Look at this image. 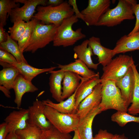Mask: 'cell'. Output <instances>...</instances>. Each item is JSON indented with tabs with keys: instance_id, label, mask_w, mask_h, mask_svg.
<instances>
[{
	"instance_id": "obj_1",
	"label": "cell",
	"mask_w": 139,
	"mask_h": 139,
	"mask_svg": "<svg viewBox=\"0 0 139 139\" xmlns=\"http://www.w3.org/2000/svg\"><path fill=\"white\" fill-rule=\"evenodd\" d=\"M137 4L136 0H119L116 6L109 8L101 17L96 26L113 27L125 20H132L134 7Z\"/></svg>"
},
{
	"instance_id": "obj_2",
	"label": "cell",
	"mask_w": 139,
	"mask_h": 139,
	"mask_svg": "<svg viewBox=\"0 0 139 139\" xmlns=\"http://www.w3.org/2000/svg\"><path fill=\"white\" fill-rule=\"evenodd\" d=\"M36 9L37 12L33 18L41 21L42 24H53L57 27L64 19L72 16L74 13L72 8L66 1L56 6L39 5Z\"/></svg>"
},
{
	"instance_id": "obj_3",
	"label": "cell",
	"mask_w": 139,
	"mask_h": 139,
	"mask_svg": "<svg viewBox=\"0 0 139 139\" xmlns=\"http://www.w3.org/2000/svg\"><path fill=\"white\" fill-rule=\"evenodd\" d=\"M78 21L75 15L64 19L57 27L53 41V46L66 47L74 45L78 41L85 38L86 35L82 32V29L75 31L72 28L73 25Z\"/></svg>"
},
{
	"instance_id": "obj_4",
	"label": "cell",
	"mask_w": 139,
	"mask_h": 139,
	"mask_svg": "<svg viewBox=\"0 0 139 139\" xmlns=\"http://www.w3.org/2000/svg\"><path fill=\"white\" fill-rule=\"evenodd\" d=\"M101 83L102 99L99 106L102 111L114 109L127 112L128 108L116 82L108 80H101Z\"/></svg>"
},
{
	"instance_id": "obj_5",
	"label": "cell",
	"mask_w": 139,
	"mask_h": 139,
	"mask_svg": "<svg viewBox=\"0 0 139 139\" xmlns=\"http://www.w3.org/2000/svg\"><path fill=\"white\" fill-rule=\"evenodd\" d=\"M44 112L47 119L53 126L64 133H69L76 130L80 121V117L76 113H62L47 106Z\"/></svg>"
},
{
	"instance_id": "obj_6",
	"label": "cell",
	"mask_w": 139,
	"mask_h": 139,
	"mask_svg": "<svg viewBox=\"0 0 139 139\" xmlns=\"http://www.w3.org/2000/svg\"><path fill=\"white\" fill-rule=\"evenodd\" d=\"M132 56L120 55L103 67L101 80H111L116 83L126 74L132 65L134 64Z\"/></svg>"
},
{
	"instance_id": "obj_7",
	"label": "cell",
	"mask_w": 139,
	"mask_h": 139,
	"mask_svg": "<svg viewBox=\"0 0 139 139\" xmlns=\"http://www.w3.org/2000/svg\"><path fill=\"white\" fill-rule=\"evenodd\" d=\"M57 27L53 24H44L39 21L24 52L34 53L38 49L45 47L53 41Z\"/></svg>"
},
{
	"instance_id": "obj_8",
	"label": "cell",
	"mask_w": 139,
	"mask_h": 139,
	"mask_svg": "<svg viewBox=\"0 0 139 139\" xmlns=\"http://www.w3.org/2000/svg\"><path fill=\"white\" fill-rule=\"evenodd\" d=\"M110 0H89L86 8L81 12L88 26H96L101 17L110 8Z\"/></svg>"
},
{
	"instance_id": "obj_9",
	"label": "cell",
	"mask_w": 139,
	"mask_h": 139,
	"mask_svg": "<svg viewBox=\"0 0 139 139\" xmlns=\"http://www.w3.org/2000/svg\"><path fill=\"white\" fill-rule=\"evenodd\" d=\"M17 3H21L24 5L21 7H18L11 11L10 17L11 22L13 23L18 20L27 22L31 20L39 5L45 6L47 5L46 0H16Z\"/></svg>"
},
{
	"instance_id": "obj_10",
	"label": "cell",
	"mask_w": 139,
	"mask_h": 139,
	"mask_svg": "<svg viewBox=\"0 0 139 139\" xmlns=\"http://www.w3.org/2000/svg\"><path fill=\"white\" fill-rule=\"evenodd\" d=\"M46 105L42 101L36 99L32 105L28 107L29 118L28 124L36 126L42 131L48 129L53 126L47 120L44 112Z\"/></svg>"
},
{
	"instance_id": "obj_11",
	"label": "cell",
	"mask_w": 139,
	"mask_h": 139,
	"mask_svg": "<svg viewBox=\"0 0 139 139\" xmlns=\"http://www.w3.org/2000/svg\"><path fill=\"white\" fill-rule=\"evenodd\" d=\"M102 85L100 83L94 87L92 92L84 99L79 105L76 114L81 119L91 110L99 105L102 99Z\"/></svg>"
},
{
	"instance_id": "obj_12",
	"label": "cell",
	"mask_w": 139,
	"mask_h": 139,
	"mask_svg": "<svg viewBox=\"0 0 139 139\" xmlns=\"http://www.w3.org/2000/svg\"><path fill=\"white\" fill-rule=\"evenodd\" d=\"M29 115L28 108L13 110L10 112L4 120L7 124L8 133L25 128L28 125Z\"/></svg>"
},
{
	"instance_id": "obj_13",
	"label": "cell",
	"mask_w": 139,
	"mask_h": 139,
	"mask_svg": "<svg viewBox=\"0 0 139 139\" xmlns=\"http://www.w3.org/2000/svg\"><path fill=\"white\" fill-rule=\"evenodd\" d=\"M116 83L128 108L133 100L135 83L134 74L132 66L124 76Z\"/></svg>"
},
{
	"instance_id": "obj_14",
	"label": "cell",
	"mask_w": 139,
	"mask_h": 139,
	"mask_svg": "<svg viewBox=\"0 0 139 139\" xmlns=\"http://www.w3.org/2000/svg\"><path fill=\"white\" fill-rule=\"evenodd\" d=\"M139 50V31L130 36L124 35L117 41L112 49L113 56L120 53Z\"/></svg>"
},
{
	"instance_id": "obj_15",
	"label": "cell",
	"mask_w": 139,
	"mask_h": 139,
	"mask_svg": "<svg viewBox=\"0 0 139 139\" xmlns=\"http://www.w3.org/2000/svg\"><path fill=\"white\" fill-rule=\"evenodd\" d=\"M88 45L92 48L93 54L98 58L99 64L103 67L107 65L114 57L112 49L103 46L99 38L92 36L88 39Z\"/></svg>"
},
{
	"instance_id": "obj_16",
	"label": "cell",
	"mask_w": 139,
	"mask_h": 139,
	"mask_svg": "<svg viewBox=\"0 0 139 139\" xmlns=\"http://www.w3.org/2000/svg\"><path fill=\"white\" fill-rule=\"evenodd\" d=\"M102 112L99 106L91 110L84 117L80 119L77 128L81 139H93L92 126L95 117Z\"/></svg>"
},
{
	"instance_id": "obj_17",
	"label": "cell",
	"mask_w": 139,
	"mask_h": 139,
	"mask_svg": "<svg viewBox=\"0 0 139 139\" xmlns=\"http://www.w3.org/2000/svg\"><path fill=\"white\" fill-rule=\"evenodd\" d=\"M13 89L15 94L14 102L18 109L20 108L22 97L25 93L33 92L38 89L31 82L26 79L20 74L15 79Z\"/></svg>"
},
{
	"instance_id": "obj_18",
	"label": "cell",
	"mask_w": 139,
	"mask_h": 139,
	"mask_svg": "<svg viewBox=\"0 0 139 139\" xmlns=\"http://www.w3.org/2000/svg\"><path fill=\"white\" fill-rule=\"evenodd\" d=\"M101 83L99 74L90 79H86L81 77L80 83L77 89L75 95V108L76 111L80 103L92 92L97 85Z\"/></svg>"
},
{
	"instance_id": "obj_19",
	"label": "cell",
	"mask_w": 139,
	"mask_h": 139,
	"mask_svg": "<svg viewBox=\"0 0 139 139\" xmlns=\"http://www.w3.org/2000/svg\"><path fill=\"white\" fill-rule=\"evenodd\" d=\"M58 65L60 71L72 72L86 79H91L99 74V72L96 73L90 69L84 63L78 59L67 64Z\"/></svg>"
},
{
	"instance_id": "obj_20",
	"label": "cell",
	"mask_w": 139,
	"mask_h": 139,
	"mask_svg": "<svg viewBox=\"0 0 139 139\" xmlns=\"http://www.w3.org/2000/svg\"><path fill=\"white\" fill-rule=\"evenodd\" d=\"M88 40L86 39L81 44L75 46L73 48L75 53L74 57L83 62L89 69L96 70L99 64L93 62L91 57L93 53L91 48L88 46Z\"/></svg>"
},
{
	"instance_id": "obj_21",
	"label": "cell",
	"mask_w": 139,
	"mask_h": 139,
	"mask_svg": "<svg viewBox=\"0 0 139 139\" xmlns=\"http://www.w3.org/2000/svg\"><path fill=\"white\" fill-rule=\"evenodd\" d=\"M81 78L80 75L73 72L65 71L62 83V99L63 100L74 93L80 84Z\"/></svg>"
},
{
	"instance_id": "obj_22",
	"label": "cell",
	"mask_w": 139,
	"mask_h": 139,
	"mask_svg": "<svg viewBox=\"0 0 139 139\" xmlns=\"http://www.w3.org/2000/svg\"><path fill=\"white\" fill-rule=\"evenodd\" d=\"M64 72L59 70L48 73L50 74L49 82L50 91L52 97L58 102L63 101L62 82L64 77Z\"/></svg>"
},
{
	"instance_id": "obj_23",
	"label": "cell",
	"mask_w": 139,
	"mask_h": 139,
	"mask_svg": "<svg viewBox=\"0 0 139 139\" xmlns=\"http://www.w3.org/2000/svg\"><path fill=\"white\" fill-rule=\"evenodd\" d=\"M76 90L66 100L58 103H54L49 99L42 101L46 106L53 108L59 112L67 114H75L77 112L75 108V98Z\"/></svg>"
},
{
	"instance_id": "obj_24",
	"label": "cell",
	"mask_w": 139,
	"mask_h": 139,
	"mask_svg": "<svg viewBox=\"0 0 139 139\" xmlns=\"http://www.w3.org/2000/svg\"><path fill=\"white\" fill-rule=\"evenodd\" d=\"M19 71L20 73L26 79L31 82L32 79L38 75L54 70L57 67L40 69L33 67L28 63L18 62L13 65Z\"/></svg>"
},
{
	"instance_id": "obj_25",
	"label": "cell",
	"mask_w": 139,
	"mask_h": 139,
	"mask_svg": "<svg viewBox=\"0 0 139 139\" xmlns=\"http://www.w3.org/2000/svg\"><path fill=\"white\" fill-rule=\"evenodd\" d=\"M20 74L18 70L15 67L3 68L0 71V85L9 90L13 89L15 79Z\"/></svg>"
},
{
	"instance_id": "obj_26",
	"label": "cell",
	"mask_w": 139,
	"mask_h": 139,
	"mask_svg": "<svg viewBox=\"0 0 139 139\" xmlns=\"http://www.w3.org/2000/svg\"><path fill=\"white\" fill-rule=\"evenodd\" d=\"M6 33L7 40L5 42L0 43V48L11 54L15 57L18 62L28 63L18 44L11 38L8 33L6 32Z\"/></svg>"
},
{
	"instance_id": "obj_27",
	"label": "cell",
	"mask_w": 139,
	"mask_h": 139,
	"mask_svg": "<svg viewBox=\"0 0 139 139\" xmlns=\"http://www.w3.org/2000/svg\"><path fill=\"white\" fill-rule=\"evenodd\" d=\"M132 66L134 74L135 83L133 100L127 112L129 114L135 116L139 114V73L134 64Z\"/></svg>"
},
{
	"instance_id": "obj_28",
	"label": "cell",
	"mask_w": 139,
	"mask_h": 139,
	"mask_svg": "<svg viewBox=\"0 0 139 139\" xmlns=\"http://www.w3.org/2000/svg\"><path fill=\"white\" fill-rule=\"evenodd\" d=\"M20 5L16 0H0V25L4 26L6 25L11 10L19 7Z\"/></svg>"
},
{
	"instance_id": "obj_29",
	"label": "cell",
	"mask_w": 139,
	"mask_h": 139,
	"mask_svg": "<svg viewBox=\"0 0 139 139\" xmlns=\"http://www.w3.org/2000/svg\"><path fill=\"white\" fill-rule=\"evenodd\" d=\"M39 21L32 18L27 22L25 30L18 41V44L22 52L23 53L27 47L31 38L35 27Z\"/></svg>"
},
{
	"instance_id": "obj_30",
	"label": "cell",
	"mask_w": 139,
	"mask_h": 139,
	"mask_svg": "<svg viewBox=\"0 0 139 139\" xmlns=\"http://www.w3.org/2000/svg\"><path fill=\"white\" fill-rule=\"evenodd\" d=\"M111 119L121 127H123L130 122L139 123V117L135 116L125 111H117L112 115Z\"/></svg>"
},
{
	"instance_id": "obj_31",
	"label": "cell",
	"mask_w": 139,
	"mask_h": 139,
	"mask_svg": "<svg viewBox=\"0 0 139 139\" xmlns=\"http://www.w3.org/2000/svg\"><path fill=\"white\" fill-rule=\"evenodd\" d=\"M15 132L24 139H40L42 131L36 126L28 124L25 128Z\"/></svg>"
},
{
	"instance_id": "obj_32",
	"label": "cell",
	"mask_w": 139,
	"mask_h": 139,
	"mask_svg": "<svg viewBox=\"0 0 139 139\" xmlns=\"http://www.w3.org/2000/svg\"><path fill=\"white\" fill-rule=\"evenodd\" d=\"M13 26L8 28V33H10L11 38L15 41H18L24 32L27 22L22 20L15 21Z\"/></svg>"
},
{
	"instance_id": "obj_33",
	"label": "cell",
	"mask_w": 139,
	"mask_h": 139,
	"mask_svg": "<svg viewBox=\"0 0 139 139\" xmlns=\"http://www.w3.org/2000/svg\"><path fill=\"white\" fill-rule=\"evenodd\" d=\"M69 133H64L59 131L54 126L47 130L42 131L40 139H72Z\"/></svg>"
},
{
	"instance_id": "obj_34",
	"label": "cell",
	"mask_w": 139,
	"mask_h": 139,
	"mask_svg": "<svg viewBox=\"0 0 139 139\" xmlns=\"http://www.w3.org/2000/svg\"><path fill=\"white\" fill-rule=\"evenodd\" d=\"M18 62L16 58L12 55L0 48V63L8 64L13 66L14 64Z\"/></svg>"
},
{
	"instance_id": "obj_35",
	"label": "cell",
	"mask_w": 139,
	"mask_h": 139,
	"mask_svg": "<svg viewBox=\"0 0 139 139\" xmlns=\"http://www.w3.org/2000/svg\"><path fill=\"white\" fill-rule=\"evenodd\" d=\"M134 14L136 18L135 23L133 29L128 36L131 35L139 31V3L137 4L134 7Z\"/></svg>"
},
{
	"instance_id": "obj_36",
	"label": "cell",
	"mask_w": 139,
	"mask_h": 139,
	"mask_svg": "<svg viewBox=\"0 0 139 139\" xmlns=\"http://www.w3.org/2000/svg\"><path fill=\"white\" fill-rule=\"evenodd\" d=\"M114 135L108 132L106 130L100 129L93 139H112Z\"/></svg>"
},
{
	"instance_id": "obj_37",
	"label": "cell",
	"mask_w": 139,
	"mask_h": 139,
	"mask_svg": "<svg viewBox=\"0 0 139 139\" xmlns=\"http://www.w3.org/2000/svg\"><path fill=\"white\" fill-rule=\"evenodd\" d=\"M68 4L72 6V10L75 14V16L76 17L80 18L84 21V18L83 15L80 12L78 8L76 0H69L68 2Z\"/></svg>"
},
{
	"instance_id": "obj_38",
	"label": "cell",
	"mask_w": 139,
	"mask_h": 139,
	"mask_svg": "<svg viewBox=\"0 0 139 139\" xmlns=\"http://www.w3.org/2000/svg\"><path fill=\"white\" fill-rule=\"evenodd\" d=\"M7 130V124L5 122L0 124V139H5L8 134Z\"/></svg>"
},
{
	"instance_id": "obj_39",
	"label": "cell",
	"mask_w": 139,
	"mask_h": 139,
	"mask_svg": "<svg viewBox=\"0 0 139 139\" xmlns=\"http://www.w3.org/2000/svg\"><path fill=\"white\" fill-rule=\"evenodd\" d=\"M4 26L0 25V43L5 42L7 40L6 32L3 28Z\"/></svg>"
},
{
	"instance_id": "obj_40",
	"label": "cell",
	"mask_w": 139,
	"mask_h": 139,
	"mask_svg": "<svg viewBox=\"0 0 139 139\" xmlns=\"http://www.w3.org/2000/svg\"><path fill=\"white\" fill-rule=\"evenodd\" d=\"M5 139H24L23 138L15 132L9 133Z\"/></svg>"
},
{
	"instance_id": "obj_41",
	"label": "cell",
	"mask_w": 139,
	"mask_h": 139,
	"mask_svg": "<svg viewBox=\"0 0 139 139\" xmlns=\"http://www.w3.org/2000/svg\"><path fill=\"white\" fill-rule=\"evenodd\" d=\"M63 0H49L47 1V4L53 6H58L63 2Z\"/></svg>"
},
{
	"instance_id": "obj_42",
	"label": "cell",
	"mask_w": 139,
	"mask_h": 139,
	"mask_svg": "<svg viewBox=\"0 0 139 139\" xmlns=\"http://www.w3.org/2000/svg\"><path fill=\"white\" fill-rule=\"evenodd\" d=\"M0 90L4 93L6 97L8 98L11 97L9 90L2 85H0Z\"/></svg>"
},
{
	"instance_id": "obj_43",
	"label": "cell",
	"mask_w": 139,
	"mask_h": 139,
	"mask_svg": "<svg viewBox=\"0 0 139 139\" xmlns=\"http://www.w3.org/2000/svg\"><path fill=\"white\" fill-rule=\"evenodd\" d=\"M112 139H129L124 134L121 135L115 134L114 135Z\"/></svg>"
},
{
	"instance_id": "obj_44",
	"label": "cell",
	"mask_w": 139,
	"mask_h": 139,
	"mask_svg": "<svg viewBox=\"0 0 139 139\" xmlns=\"http://www.w3.org/2000/svg\"><path fill=\"white\" fill-rule=\"evenodd\" d=\"M72 139H81L79 133L76 129L74 131V135Z\"/></svg>"
}]
</instances>
